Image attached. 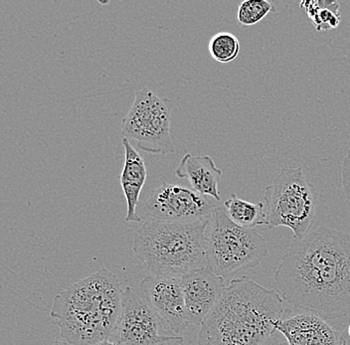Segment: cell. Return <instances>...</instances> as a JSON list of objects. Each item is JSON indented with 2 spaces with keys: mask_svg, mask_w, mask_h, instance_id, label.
I'll use <instances>...</instances> for the list:
<instances>
[{
  "mask_svg": "<svg viewBox=\"0 0 350 345\" xmlns=\"http://www.w3.org/2000/svg\"><path fill=\"white\" fill-rule=\"evenodd\" d=\"M275 281L283 300L325 320L350 314V235L321 226L294 240Z\"/></svg>",
  "mask_w": 350,
  "mask_h": 345,
  "instance_id": "obj_1",
  "label": "cell"
},
{
  "mask_svg": "<svg viewBox=\"0 0 350 345\" xmlns=\"http://www.w3.org/2000/svg\"><path fill=\"white\" fill-rule=\"evenodd\" d=\"M284 301L247 276L234 279L200 325L198 345H262L277 331Z\"/></svg>",
  "mask_w": 350,
  "mask_h": 345,
  "instance_id": "obj_2",
  "label": "cell"
},
{
  "mask_svg": "<svg viewBox=\"0 0 350 345\" xmlns=\"http://www.w3.org/2000/svg\"><path fill=\"white\" fill-rule=\"evenodd\" d=\"M122 292L119 278L100 268L59 292L50 314L68 344L94 345L115 337Z\"/></svg>",
  "mask_w": 350,
  "mask_h": 345,
  "instance_id": "obj_3",
  "label": "cell"
},
{
  "mask_svg": "<svg viewBox=\"0 0 350 345\" xmlns=\"http://www.w3.org/2000/svg\"><path fill=\"white\" fill-rule=\"evenodd\" d=\"M211 218L146 221L135 232L133 253L155 276L181 279L207 268L206 230Z\"/></svg>",
  "mask_w": 350,
  "mask_h": 345,
  "instance_id": "obj_4",
  "label": "cell"
},
{
  "mask_svg": "<svg viewBox=\"0 0 350 345\" xmlns=\"http://www.w3.org/2000/svg\"><path fill=\"white\" fill-rule=\"evenodd\" d=\"M266 240L254 229L242 228L229 219L224 206H216L207 235V268L226 279L257 267L268 256Z\"/></svg>",
  "mask_w": 350,
  "mask_h": 345,
  "instance_id": "obj_5",
  "label": "cell"
},
{
  "mask_svg": "<svg viewBox=\"0 0 350 345\" xmlns=\"http://www.w3.org/2000/svg\"><path fill=\"white\" fill-rule=\"evenodd\" d=\"M269 228H290L294 240L303 239L316 220L317 192L303 167H284L264 193Z\"/></svg>",
  "mask_w": 350,
  "mask_h": 345,
  "instance_id": "obj_6",
  "label": "cell"
},
{
  "mask_svg": "<svg viewBox=\"0 0 350 345\" xmlns=\"http://www.w3.org/2000/svg\"><path fill=\"white\" fill-rule=\"evenodd\" d=\"M172 108L168 98L159 97L148 88L139 89L122 120L120 132L148 154H174L176 148L170 134Z\"/></svg>",
  "mask_w": 350,
  "mask_h": 345,
  "instance_id": "obj_7",
  "label": "cell"
},
{
  "mask_svg": "<svg viewBox=\"0 0 350 345\" xmlns=\"http://www.w3.org/2000/svg\"><path fill=\"white\" fill-rule=\"evenodd\" d=\"M168 329L142 296L141 290L126 287L122 292V312L115 340L118 345L181 344L183 336L164 335Z\"/></svg>",
  "mask_w": 350,
  "mask_h": 345,
  "instance_id": "obj_8",
  "label": "cell"
},
{
  "mask_svg": "<svg viewBox=\"0 0 350 345\" xmlns=\"http://www.w3.org/2000/svg\"><path fill=\"white\" fill-rule=\"evenodd\" d=\"M215 205L196 190L163 182L142 208L146 221H188L211 217Z\"/></svg>",
  "mask_w": 350,
  "mask_h": 345,
  "instance_id": "obj_9",
  "label": "cell"
},
{
  "mask_svg": "<svg viewBox=\"0 0 350 345\" xmlns=\"http://www.w3.org/2000/svg\"><path fill=\"white\" fill-rule=\"evenodd\" d=\"M139 290L172 333L185 331L188 322L181 279L150 275L142 279Z\"/></svg>",
  "mask_w": 350,
  "mask_h": 345,
  "instance_id": "obj_10",
  "label": "cell"
},
{
  "mask_svg": "<svg viewBox=\"0 0 350 345\" xmlns=\"http://www.w3.org/2000/svg\"><path fill=\"white\" fill-rule=\"evenodd\" d=\"M188 325H202L224 292L225 279L208 268L181 278Z\"/></svg>",
  "mask_w": 350,
  "mask_h": 345,
  "instance_id": "obj_11",
  "label": "cell"
},
{
  "mask_svg": "<svg viewBox=\"0 0 350 345\" xmlns=\"http://www.w3.org/2000/svg\"><path fill=\"white\" fill-rule=\"evenodd\" d=\"M275 329L283 334L288 345H347L339 329L310 312L280 320Z\"/></svg>",
  "mask_w": 350,
  "mask_h": 345,
  "instance_id": "obj_12",
  "label": "cell"
},
{
  "mask_svg": "<svg viewBox=\"0 0 350 345\" xmlns=\"http://www.w3.org/2000/svg\"><path fill=\"white\" fill-rule=\"evenodd\" d=\"M124 165L120 174V187L126 197L128 211L124 218L126 223L141 222L142 218L137 213V205L142 187L148 178V170L144 158L131 145L130 139L124 137Z\"/></svg>",
  "mask_w": 350,
  "mask_h": 345,
  "instance_id": "obj_13",
  "label": "cell"
},
{
  "mask_svg": "<svg viewBox=\"0 0 350 345\" xmlns=\"http://www.w3.org/2000/svg\"><path fill=\"white\" fill-rule=\"evenodd\" d=\"M175 176L178 178L187 179L192 189L201 195L210 196L216 201L221 200L218 184L222 170L216 167L211 156L185 154L175 170Z\"/></svg>",
  "mask_w": 350,
  "mask_h": 345,
  "instance_id": "obj_14",
  "label": "cell"
},
{
  "mask_svg": "<svg viewBox=\"0 0 350 345\" xmlns=\"http://www.w3.org/2000/svg\"><path fill=\"white\" fill-rule=\"evenodd\" d=\"M223 206L229 219L242 228L254 229L256 226L269 224L262 202H248L232 193Z\"/></svg>",
  "mask_w": 350,
  "mask_h": 345,
  "instance_id": "obj_15",
  "label": "cell"
},
{
  "mask_svg": "<svg viewBox=\"0 0 350 345\" xmlns=\"http://www.w3.org/2000/svg\"><path fill=\"white\" fill-rule=\"evenodd\" d=\"M301 8L305 10L317 31L327 32L336 29L340 23V13L338 1L328 0H312L301 2Z\"/></svg>",
  "mask_w": 350,
  "mask_h": 345,
  "instance_id": "obj_16",
  "label": "cell"
},
{
  "mask_svg": "<svg viewBox=\"0 0 350 345\" xmlns=\"http://www.w3.org/2000/svg\"><path fill=\"white\" fill-rule=\"evenodd\" d=\"M210 55L221 64H228L239 56V39L230 32H219L210 39L208 44Z\"/></svg>",
  "mask_w": 350,
  "mask_h": 345,
  "instance_id": "obj_17",
  "label": "cell"
},
{
  "mask_svg": "<svg viewBox=\"0 0 350 345\" xmlns=\"http://www.w3.org/2000/svg\"><path fill=\"white\" fill-rule=\"evenodd\" d=\"M271 12H275V6L269 0H245L238 8V23L243 26L255 25Z\"/></svg>",
  "mask_w": 350,
  "mask_h": 345,
  "instance_id": "obj_18",
  "label": "cell"
},
{
  "mask_svg": "<svg viewBox=\"0 0 350 345\" xmlns=\"http://www.w3.org/2000/svg\"><path fill=\"white\" fill-rule=\"evenodd\" d=\"M341 184H342L343 192L345 197L350 201V148L347 150V156L342 161L341 167Z\"/></svg>",
  "mask_w": 350,
  "mask_h": 345,
  "instance_id": "obj_19",
  "label": "cell"
},
{
  "mask_svg": "<svg viewBox=\"0 0 350 345\" xmlns=\"http://www.w3.org/2000/svg\"><path fill=\"white\" fill-rule=\"evenodd\" d=\"M262 345H283L281 344V342H279V340H277V338L275 337H271L269 338L268 340H267L266 342H265Z\"/></svg>",
  "mask_w": 350,
  "mask_h": 345,
  "instance_id": "obj_20",
  "label": "cell"
},
{
  "mask_svg": "<svg viewBox=\"0 0 350 345\" xmlns=\"http://www.w3.org/2000/svg\"><path fill=\"white\" fill-rule=\"evenodd\" d=\"M94 345H118L115 342H111V340H103V342H98V344Z\"/></svg>",
  "mask_w": 350,
  "mask_h": 345,
  "instance_id": "obj_21",
  "label": "cell"
},
{
  "mask_svg": "<svg viewBox=\"0 0 350 345\" xmlns=\"http://www.w3.org/2000/svg\"><path fill=\"white\" fill-rule=\"evenodd\" d=\"M50 345H68L64 342H61V340H52L51 344Z\"/></svg>",
  "mask_w": 350,
  "mask_h": 345,
  "instance_id": "obj_22",
  "label": "cell"
},
{
  "mask_svg": "<svg viewBox=\"0 0 350 345\" xmlns=\"http://www.w3.org/2000/svg\"><path fill=\"white\" fill-rule=\"evenodd\" d=\"M349 337H350V325H349Z\"/></svg>",
  "mask_w": 350,
  "mask_h": 345,
  "instance_id": "obj_23",
  "label": "cell"
}]
</instances>
